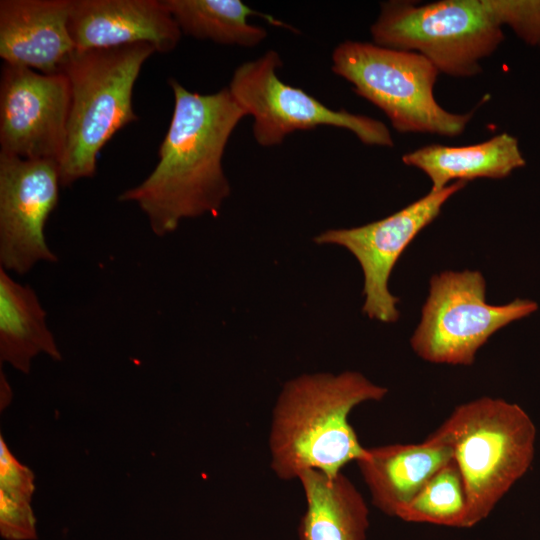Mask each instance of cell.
Masks as SVG:
<instances>
[{"label":"cell","mask_w":540,"mask_h":540,"mask_svg":"<svg viewBox=\"0 0 540 540\" xmlns=\"http://www.w3.org/2000/svg\"><path fill=\"white\" fill-rule=\"evenodd\" d=\"M169 85L174 110L158 163L139 185L118 196L119 201L136 203L159 237L175 231L183 219L219 212L231 192L224 151L246 117L227 87L200 94L172 78Z\"/></svg>","instance_id":"cell-1"},{"label":"cell","mask_w":540,"mask_h":540,"mask_svg":"<svg viewBox=\"0 0 540 540\" xmlns=\"http://www.w3.org/2000/svg\"><path fill=\"white\" fill-rule=\"evenodd\" d=\"M388 389L356 371L302 374L287 381L272 413L269 432L271 469L281 480L297 479L308 469L329 476L364 457L349 422L358 405L381 401Z\"/></svg>","instance_id":"cell-2"},{"label":"cell","mask_w":540,"mask_h":540,"mask_svg":"<svg viewBox=\"0 0 540 540\" xmlns=\"http://www.w3.org/2000/svg\"><path fill=\"white\" fill-rule=\"evenodd\" d=\"M431 435L451 447L461 472L467 496L464 528L489 516L534 457L533 421L519 405L501 398L457 406Z\"/></svg>","instance_id":"cell-3"},{"label":"cell","mask_w":540,"mask_h":540,"mask_svg":"<svg viewBox=\"0 0 540 540\" xmlns=\"http://www.w3.org/2000/svg\"><path fill=\"white\" fill-rule=\"evenodd\" d=\"M156 50L149 44L75 51L62 66L70 86L66 143L59 160L62 187L96 173L97 156L124 126L138 119L135 82Z\"/></svg>","instance_id":"cell-4"},{"label":"cell","mask_w":540,"mask_h":540,"mask_svg":"<svg viewBox=\"0 0 540 540\" xmlns=\"http://www.w3.org/2000/svg\"><path fill=\"white\" fill-rule=\"evenodd\" d=\"M331 70L382 110L400 133L457 136L473 116L445 110L434 97L438 69L423 55L375 43L344 41L332 52Z\"/></svg>","instance_id":"cell-5"},{"label":"cell","mask_w":540,"mask_h":540,"mask_svg":"<svg viewBox=\"0 0 540 540\" xmlns=\"http://www.w3.org/2000/svg\"><path fill=\"white\" fill-rule=\"evenodd\" d=\"M370 32L376 45L419 53L453 77L480 73L504 39L486 0L383 2Z\"/></svg>","instance_id":"cell-6"},{"label":"cell","mask_w":540,"mask_h":540,"mask_svg":"<svg viewBox=\"0 0 540 540\" xmlns=\"http://www.w3.org/2000/svg\"><path fill=\"white\" fill-rule=\"evenodd\" d=\"M537 308L528 299L491 305L481 272L443 271L430 279L429 295L410 343L428 362L469 366L495 332Z\"/></svg>","instance_id":"cell-7"},{"label":"cell","mask_w":540,"mask_h":540,"mask_svg":"<svg viewBox=\"0 0 540 540\" xmlns=\"http://www.w3.org/2000/svg\"><path fill=\"white\" fill-rule=\"evenodd\" d=\"M281 67L279 53L268 50L240 64L227 87L246 116L253 118L252 132L260 146L273 147L298 130L320 126L347 129L366 145H394L383 122L324 105L303 89L283 82L277 73Z\"/></svg>","instance_id":"cell-8"},{"label":"cell","mask_w":540,"mask_h":540,"mask_svg":"<svg viewBox=\"0 0 540 540\" xmlns=\"http://www.w3.org/2000/svg\"><path fill=\"white\" fill-rule=\"evenodd\" d=\"M465 185L458 181L430 190L383 219L359 227L329 229L314 238L319 245L344 247L357 259L364 276L362 311L367 317L384 323L399 319V299L388 288L393 268L413 239L440 214L445 202Z\"/></svg>","instance_id":"cell-9"},{"label":"cell","mask_w":540,"mask_h":540,"mask_svg":"<svg viewBox=\"0 0 540 540\" xmlns=\"http://www.w3.org/2000/svg\"><path fill=\"white\" fill-rule=\"evenodd\" d=\"M70 108L64 73L5 64L0 80V153L30 160L63 154Z\"/></svg>","instance_id":"cell-10"},{"label":"cell","mask_w":540,"mask_h":540,"mask_svg":"<svg viewBox=\"0 0 540 540\" xmlns=\"http://www.w3.org/2000/svg\"><path fill=\"white\" fill-rule=\"evenodd\" d=\"M58 162L0 153V265L19 275L57 261L45 226L59 199Z\"/></svg>","instance_id":"cell-11"},{"label":"cell","mask_w":540,"mask_h":540,"mask_svg":"<svg viewBox=\"0 0 540 540\" xmlns=\"http://www.w3.org/2000/svg\"><path fill=\"white\" fill-rule=\"evenodd\" d=\"M69 32L76 51L144 43L169 53L182 36L163 0H71Z\"/></svg>","instance_id":"cell-12"},{"label":"cell","mask_w":540,"mask_h":540,"mask_svg":"<svg viewBox=\"0 0 540 540\" xmlns=\"http://www.w3.org/2000/svg\"><path fill=\"white\" fill-rule=\"evenodd\" d=\"M71 0H1L0 57L44 74L60 72L76 51L69 32Z\"/></svg>","instance_id":"cell-13"},{"label":"cell","mask_w":540,"mask_h":540,"mask_svg":"<svg viewBox=\"0 0 540 540\" xmlns=\"http://www.w3.org/2000/svg\"><path fill=\"white\" fill-rule=\"evenodd\" d=\"M453 459L449 445L433 435L417 444L367 448L357 461L371 501L381 512L397 517L427 481Z\"/></svg>","instance_id":"cell-14"},{"label":"cell","mask_w":540,"mask_h":540,"mask_svg":"<svg viewBox=\"0 0 540 540\" xmlns=\"http://www.w3.org/2000/svg\"><path fill=\"white\" fill-rule=\"evenodd\" d=\"M297 479L306 499L298 528L300 540H366L367 504L342 472L329 476L308 469Z\"/></svg>","instance_id":"cell-15"},{"label":"cell","mask_w":540,"mask_h":540,"mask_svg":"<svg viewBox=\"0 0 540 540\" xmlns=\"http://www.w3.org/2000/svg\"><path fill=\"white\" fill-rule=\"evenodd\" d=\"M402 161L423 171L433 191L449 186L451 181L504 178L525 164L517 139L508 133L468 146H423L404 154Z\"/></svg>","instance_id":"cell-16"},{"label":"cell","mask_w":540,"mask_h":540,"mask_svg":"<svg viewBox=\"0 0 540 540\" xmlns=\"http://www.w3.org/2000/svg\"><path fill=\"white\" fill-rule=\"evenodd\" d=\"M40 353L61 360L35 291L0 267V359L24 374Z\"/></svg>","instance_id":"cell-17"},{"label":"cell","mask_w":540,"mask_h":540,"mask_svg":"<svg viewBox=\"0 0 540 540\" xmlns=\"http://www.w3.org/2000/svg\"><path fill=\"white\" fill-rule=\"evenodd\" d=\"M182 34L217 44L255 47L267 31L249 23L252 16L265 17L271 24L285 26L261 14L241 0H163Z\"/></svg>","instance_id":"cell-18"},{"label":"cell","mask_w":540,"mask_h":540,"mask_svg":"<svg viewBox=\"0 0 540 540\" xmlns=\"http://www.w3.org/2000/svg\"><path fill=\"white\" fill-rule=\"evenodd\" d=\"M466 511L463 478L452 459L427 481L397 518L405 522L464 528Z\"/></svg>","instance_id":"cell-19"},{"label":"cell","mask_w":540,"mask_h":540,"mask_svg":"<svg viewBox=\"0 0 540 540\" xmlns=\"http://www.w3.org/2000/svg\"><path fill=\"white\" fill-rule=\"evenodd\" d=\"M494 20L530 44L540 43V1L486 0Z\"/></svg>","instance_id":"cell-20"},{"label":"cell","mask_w":540,"mask_h":540,"mask_svg":"<svg viewBox=\"0 0 540 540\" xmlns=\"http://www.w3.org/2000/svg\"><path fill=\"white\" fill-rule=\"evenodd\" d=\"M0 533L6 540H35L36 519L30 501L0 494Z\"/></svg>","instance_id":"cell-21"}]
</instances>
